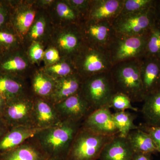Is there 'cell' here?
<instances>
[{
    "mask_svg": "<svg viewBox=\"0 0 160 160\" xmlns=\"http://www.w3.org/2000/svg\"><path fill=\"white\" fill-rule=\"evenodd\" d=\"M82 124L80 122L62 121L56 126L42 129L34 138L48 158L66 160Z\"/></svg>",
    "mask_w": 160,
    "mask_h": 160,
    "instance_id": "6da1fadb",
    "label": "cell"
},
{
    "mask_svg": "<svg viewBox=\"0 0 160 160\" xmlns=\"http://www.w3.org/2000/svg\"><path fill=\"white\" fill-rule=\"evenodd\" d=\"M110 72L117 92L129 97L132 102H143L145 94L141 79L140 59L116 64Z\"/></svg>",
    "mask_w": 160,
    "mask_h": 160,
    "instance_id": "7a4b0ae2",
    "label": "cell"
},
{
    "mask_svg": "<svg viewBox=\"0 0 160 160\" xmlns=\"http://www.w3.org/2000/svg\"><path fill=\"white\" fill-rule=\"evenodd\" d=\"M116 92L110 71L83 79L79 93L94 110L109 107L112 98Z\"/></svg>",
    "mask_w": 160,
    "mask_h": 160,
    "instance_id": "3957f363",
    "label": "cell"
},
{
    "mask_svg": "<svg viewBox=\"0 0 160 160\" xmlns=\"http://www.w3.org/2000/svg\"><path fill=\"white\" fill-rule=\"evenodd\" d=\"M114 136L99 134L81 126L66 160H98L104 146Z\"/></svg>",
    "mask_w": 160,
    "mask_h": 160,
    "instance_id": "277c9868",
    "label": "cell"
},
{
    "mask_svg": "<svg viewBox=\"0 0 160 160\" xmlns=\"http://www.w3.org/2000/svg\"><path fill=\"white\" fill-rule=\"evenodd\" d=\"M148 33L137 36L116 34L108 49L113 66L122 62L144 58Z\"/></svg>",
    "mask_w": 160,
    "mask_h": 160,
    "instance_id": "5b68a950",
    "label": "cell"
},
{
    "mask_svg": "<svg viewBox=\"0 0 160 160\" xmlns=\"http://www.w3.org/2000/svg\"><path fill=\"white\" fill-rule=\"evenodd\" d=\"M156 22L154 8L133 12L120 14L112 21L116 33L137 36L148 34Z\"/></svg>",
    "mask_w": 160,
    "mask_h": 160,
    "instance_id": "8992f818",
    "label": "cell"
},
{
    "mask_svg": "<svg viewBox=\"0 0 160 160\" xmlns=\"http://www.w3.org/2000/svg\"><path fill=\"white\" fill-rule=\"evenodd\" d=\"M85 48L78 62L82 79L111 71L113 65L108 49L89 43Z\"/></svg>",
    "mask_w": 160,
    "mask_h": 160,
    "instance_id": "52a82bcc",
    "label": "cell"
},
{
    "mask_svg": "<svg viewBox=\"0 0 160 160\" xmlns=\"http://www.w3.org/2000/svg\"><path fill=\"white\" fill-rule=\"evenodd\" d=\"M34 100L25 94L6 102L1 120L9 129L19 126H32Z\"/></svg>",
    "mask_w": 160,
    "mask_h": 160,
    "instance_id": "ba28073f",
    "label": "cell"
},
{
    "mask_svg": "<svg viewBox=\"0 0 160 160\" xmlns=\"http://www.w3.org/2000/svg\"><path fill=\"white\" fill-rule=\"evenodd\" d=\"M54 104L62 121L82 122L91 112L88 103L79 92Z\"/></svg>",
    "mask_w": 160,
    "mask_h": 160,
    "instance_id": "9c48e42d",
    "label": "cell"
},
{
    "mask_svg": "<svg viewBox=\"0 0 160 160\" xmlns=\"http://www.w3.org/2000/svg\"><path fill=\"white\" fill-rule=\"evenodd\" d=\"M62 122L55 104L52 101L38 98L34 99L32 126L40 129H46Z\"/></svg>",
    "mask_w": 160,
    "mask_h": 160,
    "instance_id": "30bf717a",
    "label": "cell"
},
{
    "mask_svg": "<svg viewBox=\"0 0 160 160\" xmlns=\"http://www.w3.org/2000/svg\"><path fill=\"white\" fill-rule=\"evenodd\" d=\"M82 126L99 134L115 136L118 134L109 107L92 111L83 121Z\"/></svg>",
    "mask_w": 160,
    "mask_h": 160,
    "instance_id": "8fae6325",
    "label": "cell"
},
{
    "mask_svg": "<svg viewBox=\"0 0 160 160\" xmlns=\"http://www.w3.org/2000/svg\"><path fill=\"white\" fill-rule=\"evenodd\" d=\"M84 34L89 44L108 49L115 37L116 33L111 21L88 20Z\"/></svg>",
    "mask_w": 160,
    "mask_h": 160,
    "instance_id": "7c38bea8",
    "label": "cell"
},
{
    "mask_svg": "<svg viewBox=\"0 0 160 160\" xmlns=\"http://www.w3.org/2000/svg\"><path fill=\"white\" fill-rule=\"evenodd\" d=\"M140 60L141 79L145 97L160 90V59L144 57Z\"/></svg>",
    "mask_w": 160,
    "mask_h": 160,
    "instance_id": "4fadbf2b",
    "label": "cell"
},
{
    "mask_svg": "<svg viewBox=\"0 0 160 160\" xmlns=\"http://www.w3.org/2000/svg\"><path fill=\"white\" fill-rule=\"evenodd\" d=\"M124 0L91 1L88 20L112 22L121 13Z\"/></svg>",
    "mask_w": 160,
    "mask_h": 160,
    "instance_id": "5bb4252c",
    "label": "cell"
},
{
    "mask_svg": "<svg viewBox=\"0 0 160 160\" xmlns=\"http://www.w3.org/2000/svg\"><path fill=\"white\" fill-rule=\"evenodd\" d=\"M48 158L34 137L16 148L0 154V160H47Z\"/></svg>",
    "mask_w": 160,
    "mask_h": 160,
    "instance_id": "9a60e30c",
    "label": "cell"
},
{
    "mask_svg": "<svg viewBox=\"0 0 160 160\" xmlns=\"http://www.w3.org/2000/svg\"><path fill=\"white\" fill-rule=\"evenodd\" d=\"M43 129H45L32 126H19L11 128L0 138V154L20 146Z\"/></svg>",
    "mask_w": 160,
    "mask_h": 160,
    "instance_id": "2e32d148",
    "label": "cell"
},
{
    "mask_svg": "<svg viewBox=\"0 0 160 160\" xmlns=\"http://www.w3.org/2000/svg\"><path fill=\"white\" fill-rule=\"evenodd\" d=\"M134 153L127 138L118 134L104 146L98 160H132Z\"/></svg>",
    "mask_w": 160,
    "mask_h": 160,
    "instance_id": "e0dca14e",
    "label": "cell"
},
{
    "mask_svg": "<svg viewBox=\"0 0 160 160\" xmlns=\"http://www.w3.org/2000/svg\"><path fill=\"white\" fill-rule=\"evenodd\" d=\"M82 81V78L77 73L56 79L55 87L50 101L54 104H57L78 93Z\"/></svg>",
    "mask_w": 160,
    "mask_h": 160,
    "instance_id": "ac0fdd59",
    "label": "cell"
},
{
    "mask_svg": "<svg viewBox=\"0 0 160 160\" xmlns=\"http://www.w3.org/2000/svg\"><path fill=\"white\" fill-rule=\"evenodd\" d=\"M141 110L145 125L160 126V90L147 95L144 98Z\"/></svg>",
    "mask_w": 160,
    "mask_h": 160,
    "instance_id": "d6986e66",
    "label": "cell"
},
{
    "mask_svg": "<svg viewBox=\"0 0 160 160\" xmlns=\"http://www.w3.org/2000/svg\"><path fill=\"white\" fill-rule=\"evenodd\" d=\"M134 152L154 154L158 151L154 142L149 133L139 127L132 131L127 137Z\"/></svg>",
    "mask_w": 160,
    "mask_h": 160,
    "instance_id": "ffe728a7",
    "label": "cell"
},
{
    "mask_svg": "<svg viewBox=\"0 0 160 160\" xmlns=\"http://www.w3.org/2000/svg\"><path fill=\"white\" fill-rule=\"evenodd\" d=\"M23 83L17 77L0 72V97L7 101L24 95Z\"/></svg>",
    "mask_w": 160,
    "mask_h": 160,
    "instance_id": "44dd1931",
    "label": "cell"
},
{
    "mask_svg": "<svg viewBox=\"0 0 160 160\" xmlns=\"http://www.w3.org/2000/svg\"><path fill=\"white\" fill-rule=\"evenodd\" d=\"M56 79L42 72L35 75L32 81V87L38 98L50 100L54 91Z\"/></svg>",
    "mask_w": 160,
    "mask_h": 160,
    "instance_id": "7402d4cb",
    "label": "cell"
},
{
    "mask_svg": "<svg viewBox=\"0 0 160 160\" xmlns=\"http://www.w3.org/2000/svg\"><path fill=\"white\" fill-rule=\"evenodd\" d=\"M136 115L129 112H115L112 113L113 120L117 128L118 135L123 138H127L132 130L139 128L134 124Z\"/></svg>",
    "mask_w": 160,
    "mask_h": 160,
    "instance_id": "603a6c76",
    "label": "cell"
},
{
    "mask_svg": "<svg viewBox=\"0 0 160 160\" xmlns=\"http://www.w3.org/2000/svg\"><path fill=\"white\" fill-rule=\"evenodd\" d=\"M145 57L160 59V24L157 22L148 33Z\"/></svg>",
    "mask_w": 160,
    "mask_h": 160,
    "instance_id": "cb8c5ba5",
    "label": "cell"
},
{
    "mask_svg": "<svg viewBox=\"0 0 160 160\" xmlns=\"http://www.w3.org/2000/svg\"><path fill=\"white\" fill-rule=\"evenodd\" d=\"M35 17V12L33 10L17 12L12 18V25L18 32L25 34L31 27Z\"/></svg>",
    "mask_w": 160,
    "mask_h": 160,
    "instance_id": "d4e9b609",
    "label": "cell"
},
{
    "mask_svg": "<svg viewBox=\"0 0 160 160\" xmlns=\"http://www.w3.org/2000/svg\"><path fill=\"white\" fill-rule=\"evenodd\" d=\"M156 0H124L120 14L133 13L154 8Z\"/></svg>",
    "mask_w": 160,
    "mask_h": 160,
    "instance_id": "484cf974",
    "label": "cell"
},
{
    "mask_svg": "<svg viewBox=\"0 0 160 160\" xmlns=\"http://www.w3.org/2000/svg\"><path fill=\"white\" fill-rule=\"evenodd\" d=\"M58 42L62 49L71 53L79 50L81 42L78 33L69 32L62 35Z\"/></svg>",
    "mask_w": 160,
    "mask_h": 160,
    "instance_id": "4316f807",
    "label": "cell"
},
{
    "mask_svg": "<svg viewBox=\"0 0 160 160\" xmlns=\"http://www.w3.org/2000/svg\"><path fill=\"white\" fill-rule=\"evenodd\" d=\"M110 109L112 108L116 112L125 111L130 109L137 112L138 109L132 105V101L129 97L122 92H116L113 95L110 102Z\"/></svg>",
    "mask_w": 160,
    "mask_h": 160,
    "instance_id": "83f0119b",
    "label": "cell"
},
{
    "mask_svg": "<svg viewBox=\"0 0 160 160\" xmlns=\"http://www.w3.org/2000/svg\"><path fill=\"white\" fill-rule=\"evenodd\" d=\"M17 42L15 35L4 28L0 29V49L9 50L15 46Z\"/></svg>",
    "mask_w": 160,
    "mask_h": 160,
    "instance_id": "f1b7e54d",
    "label": "cell"
},
{
    "mask_svg": "<svg viewBox=\"0 0 160 160\" xmlns=\"http://www.w3.org/2000/svg\"><path fill=\"white\" fill-rule=\"evenodd\" d=\"M48 71L52 74L60 77V78L66 77L70 75L74 74L72 66L66 62L53 65L48 68Z\"/></svg>",
    "mask_w": 160,
    "mask_h": 160,
    "instance_id": "f546056e",
    "label": "cell"
},
{
    "mask_svg": "<svg viewBox=\"0 0 160 160\" xmlns=\"http://www.w3.org/2000/svg\"><path fill=\"white\" fill-rule=\"evenodd\" d=\"M57 12L59 16L68 21H75L78 13L69 4L59 3L57 6Z\"/></svg>",
    "mask_w": 160,
    "mask_h": 160,
    "instance_id": "4dcf8cb0",
    "label": "cell"
},
{
    "mask_svg": "<svg viewBox=\"0 0 160 160\" xmlns=\"http://www.w3.org/2000/svg\"><path fill=\"white\" fill-rule=\"evenodd\" d=\"M139 127L150 135L154 142L158 152L160 153V126L153 127L146 126L144 124Z\"/></svg>",
    "mask_w": 160,
    "mask_h": 160,
    "instance_id": "1f68e13d",
    "label": "cell"
},
{
    "mask_svg": "<svg viewBox=\"0 0 160 160\" xmlns=\"http://www.w3.org/2000/svg\"><path fill=\"white\" fill-rule=\"evenodd\" d=\"M91 1L85 0H72L69 1L68 3L78 13L83 10L89 11Z\"/></svg>",
    "mask_w": 160,
    "mask_h": 160,
    "instance_id": "d6a6232c",
    "label": "cell"
},
{
    "mask_svg": "<svg viewBox=\"0 0 160 160\" xmlns=\"http://www.w3.org/2000/svg\"><path fill=\"white\" fill-rule=\"evenodd\" d=\"M44 54L42 47L38 43H34L29 50V56L34 62L39 61L42 58Z\"/></svg>",
    "mask_w": 160,
    "mask_h": 160,
    "instance_id": "836d02e7",
    "label": "cell"
},
{
    "mask_svg": "<svg viewBox=\"0 0 160 160\" xmlns=\"http://www.w3.org/2000/svg\"><path fill=\"white\" fill-rule=\"evenodd\" d=\"M45 29V22L43 20L38 21L32 26L31 31V37L33 39H37L42 36Z\"/></svg>",
    "mask_w": 160,
    "mask_h": 160,
    "instance_id": "e575fe53",
    "label": "cell"
},
{
    "mask_svg": "<svg viewBox=\"0 0 160 160\" xmlns=\"http://www.w3.org/2000/svg\"><path fill=\"white\" fill-rule=\"evenodd\" d=\"M44 55L47 62L50 63L56 62L60 59L58 51L54 48L48 49L45 52Z\"/></svg>",
    "mask_w": 160,
    "mask_h": 160,
    "instance_id": "d590c367",
    "label": "cell"
},
{
    "mask_svg": "<svg viewBox=\"0 0 160 160\" xmlns=\"http://www.w3.org/2000/svg\"><path fill=\"white\" fill-rule=\"evenodd\" d=\"M7 6L2 3L0 7V29L5 27L9 16V11Z\"/></svg>",
    "mask_w": 160,
    "mask_h": 160,
    "instance_id": "8d00e7d4",
    "label": "cell"
},
{
    "mask_svg": "<svg viewBox=\"0 0 160 160\" xmlns=\"http://www.w3.org/2000/svg\"><path fill=\"white\" fill-rule=\"evenodd\" d=\"M151 156V154L134 152L132 160H152Z\"/></svg>",
    "mask_w": 160,
    "mask_h": 160,
    "instance_id": "74e56055",
    "label": "cell"
},
{
    "mask_svg": "<svg viewBox=\"0 0 160 160\" xmlns=\"http://www.w3.org/2000/svg\"><path fill=\"white\" fill-rule=\"evenodd\" d=\"M155 14L156 21L160 24V0L156 1L154 6Z\"/></svg>",
    "mask_w": 160,
    "mask_h": 160,
    "instance_id": "f35d334b",
    "label": "cell"
},
{
    "mask_svg": "<svg viewBox=\"0 0 160 160\" xmlns=\"http://www.w3.org/2000/svg\"><path fill=\"white\" fill-rule=\"evenodd\" d=\"M9 129L8 126L2 120L0 119V138L2 137L4 134Z\"/></svg>",
    "mask_w": 160,
    "mask_h": 160,
    "instance_id": "ab89813d",
    "label": "cell"
},
{
    "mask_svg": "<svg viewBox=\"0 0 160 160\" xmlns=\"http://www.w3.org/2000/svg\"><path fill=\"white\" fill-rule=\"evenodd\" d=\"M6 104V101L0 97V119L2 115L3 111Z\"/></svg>",
    "mask_w": 160,
    "mask_h": 160,
    "instance_id": "60d3db41",
    "label": "cell"
},
{
    "mask_svg": "<svg viewBox=\"0 0 160 160\" xmlns=\"http://www.w3.org/2000/svg\"><path fill=\"white\" fill-rule=\"evenodd\" d=\"M47 160H66L61 158H49Z\"/></svg>",
    "mask_w": 160,
    "mask_h": 160,
    "instance_id": "b9f144b4",
    "label": "cell"
},
{
    "mask_svg": "<svg viewBox=\"0 0 160 160\" xmlns=\"http://www.w3.org/2000/svg\"><path fill=\"white\" fill-rule=\"evenodd\" d=\"M2 3L0 2V7H1V6H2Z\"/></svg>",
    "mask_w": 160,
    "mask_h": 160,
    "instance_id": "7bdbcfd3",
    "label": "cell"
},
{
    "mask_svg": "<svg viewBox=\"0 0 160 160\" xmlns=\"http://www.w3.org/2000/svg\"><path fill=\"white\" fill-rule=\"evenodd\" d=\"M0 50H1V49H0ZM0 53H1V52H0Z\"/></svg>",
    "mask_w": 160,
    "mask_h": 160,
    "instance_id": "ee69618b",
    "label": "cell"
}]
</instances>
